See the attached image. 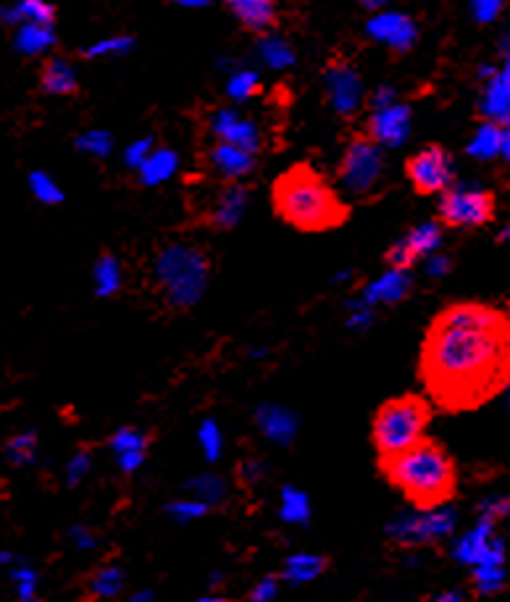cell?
Masks as SVG:
<instances>
[{"label": "cell", "instance_id": "6da1fadb", "mask_svg": "<svg viewBox=\"0 0 510 602\" xmlns=\"http://www.w3.org/2000/svg\"><path fill=\"white\" fill-rule=\"evenodd\" d=\"M418 376L447 413L492 403L510 387V313L479 300L445 305L424 334Z\"/></svg>", "mask_w": 510, "mask_h": 602}, {"label": "cell", "instance_id": "7a4b0ae2", "mask_svg": "<svg viewBox=\"0 0 510 602\" xmlns=\"http://www.w3.org/2000/svg\"><path fill=\"white\" fill-rule=\"evenodd\" d=\"M379 468L384 479L424 513L442 508L458 495V466L440 442L426 437L403 453L379 458Z\"/></svg>", "mask_w": 510, "mask_h": 602}, {"label": "cell", "instance_id": "3957f363", "mask_svg": "<svg viewBox=\"0 0 510 602\" xmlns=\"http://www.w3.org/2000/svg\"><path fill=\"white\" fill-rule=\"evenodd\" d=\"M271 203L284 224L298 232H332L350 219V206L319 171L298 163L274 182Z\"/></svg>", "mask_w": 510, "mask_h": 602}, {"label": "cell", "instance_id": "277c9868", "mask_svg": "<svg viewBox=\"0 0 510 602\" xmlns=\"http://www.w3.org/2000/svg\"><path fill=\"white\" fill-rule=\"evenodd\" d=\"M153 277H156L163 303L169 305L171 311H185L206 292L208 279H211V258L195 245L174 242L156 255Z\"/></svg>", "mask_w": 510, "mask_h": 602}, {"label": "cell", "instance_id": "5b68a950", "mask_svg": "<svg viewBox=\"0 0 510 602\" xmlns=\"http://www.w3.org/2000/svg\"><path fill=\"white\" fill-rule=\"evenodd\" d=\"M432 424V403L421 395L392 397L376 408L371 421V442L379 458L403 453L405 447L424 440Z\"/></svg>", "mask_w": 510, "mask_h": 602}, {"label": "cell", "instance_id": "8992f818", "mask_svg": "<svg viewBox=\"0 0 510 602\" xmlns=\"http://www.w3.org/2000/svg\"><path fill=\"white\" fill-rule=\"evenodd\" d=\"M495 211V192L482 187H447L437 208V221L447 229H479L495 219Z\"/></svg>", "mask_w": 510, "mask_h": 602}, {"label": "cell", "instance_id": "52a82bcc", "mask_svg": "<svg viewBox=\"0 0 510 602\" xmlns=\"http://www.w3.org/2000/svg\"><path fill=\"white\" fill-rule=\"evenodd\" d=\"M384 174L382 145L371 140L369 135H358L345 148L340 163V182L355 198H369L379 187Z\"/></svg>", "mask_w": 510, "mask_h": 602}, {"label": "cell", "instance_id": "ba28073f", "mask_svg": "<svg viewBox=\"0 0 510 602\" xmlns=\"http://www.w3.org/2000/svg\"><path fill=\"white\" fill-rule=\"evenodd\" d=\"M405 174L418 195H442L455 182L453 156L440 145H426L408 158Z\"/></svg>", "mask_w": 510, "mask_h": 602}, {"label": "cell", "instance_id": "9c48e42d", "mask_svg": "<svg viewBox=\"0 0 510 602\" xmlns=\"http://www.w3.org/2000/svg\"><path fill=\"white\" fill-rule=\"evenodd\" d=\"M366 35L379 45H387L395 53H405L416 43L418 29L408 14L400 11H374L369 22H366Z\"/></svg>", "mask_w": 510, "mask_h": 602}, {"label": "cell", "instance_id": "30bf717a", "mask_svg": "<svg viewBox=\"0 0 510 602\" xmlns=\"http://www.w3.org/2000/svg\"><path fill=\"white\" fill-rule=\"evenodd\" d=\"M453 529V516L450 513H432L429 516H411L400 518L397 524L390 526V539L403 547L432 545L437 539L447 537Z\"/></svg>", "mask_w": 510, "mask_h": 602}, {"label": "cell", "instance_id": "8fae6325", "mask_svg": "<svg viewBox=\"0 0 510 602\" xmlns=\"http://www.w3.org/2000/svg\"><path fill=\"white\" fill-rule=\"evenodd\" d=\"M326 95L332 100L334 111L340 116H353L361 108L363 79L361 74L345 61H337L326 69Z\"/></svg>", "mask_w": 510, "mask_h": 602}, {"label": "cell", "instance_id": "7c38bea8", "mask_svg": "<svg viewBox=\"0 0 510 602\" xmlns=\"http://www.w3.org/2000/svg\"><path fill=\"white\" fill-rule=\"evenodd\" d=\"M440 242H442L440 224H421V227L411 229V232L405 234L395 248L387 250L384 261L390 263V269L411 271L413 266H416L418 258H426L432 250H437Z\"/></svg>", "mask_w": 510, "mask_h": 602}, {"label": "cell", "instance_id": "4fadbf2b", "mask_svg": "<svg viewBox=\"0 0 510 602\" xmlns=\"http://www.w3.org/2000/svg\"><path fill=\"white\" fill-rule=\"evenodd\" d=\"M411 108L403 103H390L384 108H374L369 119V137L382 148H397L411 135Z\"/></svg>", "mask_w": 510, "mask_h": 602}, {"label": "cell", "instance_id": "5bb4252c", "mask_svg": "<svg viewBox=\"0 0 510 602\" xmlns=\"http://www.w3.org/2000/svg\"><path fill=\"white\" fill-rule=\"evenodd\" d=\"M211 132L216 135V140L232 142V145H240V148L253 150V153L261 148V132H258V127L250 119L237 114L234 108H219L211 116Z\"/></svg>", "mask_w": 510, "mask_h": 602}, {"label": "cell", "instance_id": "9a60e30c", "mask_svg": "<svg viewBox=\"0 0 510 602\" xmlns=\"http://www.w3.org/2000/svg\"><path fill=\"white\" fill-rule=\"evenodd\" d=\"M479 108H482L484 119L497 121L503 129L510 127V77L503 69L487 77Z\"/></svg>", "mask_w": 510, "mask_h": 602}, {"label": "cell", "instance_id": "2e32d148", "mask_svg": "<svg viewBox=\"0 0 510 602\" xmlns=\"http://www.w3.org/2000/svg\"><path fill=\"white\" fill-rule=\"evenodd\" d=\"M413 290V279L408 274V269H390L382 279H376L374 284L366 287L363 292V303L366 305H390L400 303L411 295Z\"/></svg>", "mask_w": 510, "mask_h": 602}, {"label": "cell", "instance_id": "e0dca14e", "mask_svg": "<svg viewBox=\"0 0 510 602\" xmlns=\"http://www.w3.org/2000/svg\"><path fill=\"white\" fill-rule=\"evenodd\" d=\"M245 206H248V192H245V187H227V190L216 198L211 211L206 213V224L213 229H232L234 224L242 219Z\"/></svg>", "mask_w": 510, "mask_h": 602}, {"label": "cell", "instance_id": "ac0fdd59", "mask_svg": "<svg viewBox=\"0 0 510 602\" xmlns=\"http://www.w3.org/2000/svg\"><path fill=\"white\" fill-rule=\"evenodd\" d=\"M234 19L250 32H269L277 19V3L274 0H227Z\"/></svg>", "mask_w": 510, "mask_h": 602}, {"label": "cell", "instance_id": "d6986e66", "mask_svg": "<svg viewBox=\"0 0 510 602\" xmlns=\"http://www.w3.org/2000/svg\"><path fill=\"white\" fill-rule=\"evenodd\" d=\"M211 163L224 177L240 179L253 171L255 153L253 150L240 148V145H232V142L216 140V145L211 148Z\"/></svg>", "mask_w": 510, "mask_h": 602}, {"label": "cell", "instance_id": "ffe728a7", "mask_svg": "<svg viewBox=\"0 0 510 602\" xmlns=\"http://www.w3.org/2000/svg\"><path fill=\"white\" fill-rule=\"evenodd\" d=\"M14 29L16 53H22V56L27 58L43 56V53H48V50L56 45V29H53V24L24 22Z\"/></svg>", "mask_w": 510, "mask_h": 602}, {"label": "cell", "instance_id": "44dd1931", "mask_svg": "<svg viewBox=\"0 0 510 602\" xmlns=\"http://www.w3.org/2000/svg\"><path fill=\"white\" fill-rule=\"evenodd\" d=\"M0 22L8 27H19L24 22L53 24L56 22V8L48 0H11V6L0 8Z\"/></svg>", "mask_w": 510, "mask_h": 602}, {"label": "cell", "instance_id": "7402d4cb", "mask_svg": "<svg viewBox=\"0 0 510 602\" xmlns=\"http://www.w3.org/2000/svg\"><path fill=\"white\" fill-rule=\"evenodd\" d=\"M40 85L48 95H71L77 93V71L66 58H50L48 64L43 66V77Z\"/></svg>", "mask_w": 510, "mask_h": 602}, {"label": "cell", "instance_id": "603a6c76", "mask_svg": "<svg viewBox=\"0 0 510 602\" xmlns=\"http://www.w3.org/2000/svg\"><path fill=\"white\" fill-rule=\"evenodd\" d=\"M258 426H261V432L269 440L287 445L298 432V418L292 416L290 411H284V408H261L258 411Z\"/></svg>", "mask_w": 510, "mask_h": 602}, {"label": "cell", "instance_id": "cb8c5ba5", "mask_svg": "<svg viewBox=\"0 0 510 602\" xmlns=\"http://www.w3.org/2000/svg\"><path fill=\"white\" fill-rule=\"evenodd\" d=\"M503 135L505 129L497 121H484L482 127L476 129V135L468 142V156L479 158V161H489L503 153Z\"/></svg>", "mask_w": 510, "mask_h": 602}, {"label": "cell", "instance_id": "d4e9b609", "mask_svg": "<svg viewBox=\"0 0 510 602\" xmlns=\"http://www.w3.org/2000/svg\"><path fill=\"white\" fill-rule=\"evenodd\" d=\"M177 166L179 158L174 150L153 148V153L142 161V166L137 171H140V179L145 185H161V182H166L177 171Z\"/></svg>", "mask_w": 510, "mask_h": 602}, {"label": "cell", "instance_id": "484cf974", "mask_svg": "<svg viewBox=\"0 0 510 602\" xmlns=\"http://www.w3.org/2000/svg\"><path fill=\"white\" fill-rule=\"evenodd\" d=\"M258 56L269 69H290L295 64V53H292L290 43L277 35H266L258 40Z\"/></svg>", "mask_w": 510, "mask_h": 602}, {"label": "cell", "instance_id": "4316f807", "mask_svg": "<svg viewBox=\"0 0 510 602\" xmlns=\"http://www.w3.org/2000/svg\"><path fill=\"white\" fill-rule=\"evenodd\" d=\"M95 292L100 298H111L121 290V266L114 255H100L98 263H95Z\"/></svg>", "mask_w": 510, "mask_h": 602}, {"label": "cell", "instance_id": "83f0119b", "mask_svg": "<svg viewBox=\"0 0 510 602\" xmlns=\"http://www.w3.org/2000/svg\"><path fill=\"white\" fill-rule=\"evenodd\" d=\"M3 455H6V461L16 468L32 466L37 458V434L22 432V434H16V437H11V440L6 442V450H3Z\"/></svg>", "mask_w": 510, "mask_h": 602}, {"label": "cell", "instance_id": "f1b7e54d", "mask_svg": "<svg viewBox=\"0 0 510 602\" xmlns=\"http://www.w3.org/2000/svg\"><path fill=\"white\" fill-rule=\"evenodd\" d=\"M326 568L324 555H292L284 566V576L290 581H311L321 574Z\"/></svg>", "mask_w": 510, "mask_h": 602}, {"label": "cell", "instance_id": "f546056e", "mask_svg": "<svg viewBox=\"0 0 510 602\" xmlns=\"http://www.w3.org/2000/svg\"><path fill=\"white\" fill-rule=\"evenodd\" d=\"M489 545H492V539H489V524L484 521L479 529H474V532L463 539L461 545H458V550H455V555H458L463 563H479V560L487 555Z\"/></svg>", "mask_w": 510, "mask_h": 602}, {"label": "cell", "instance_id": "4dcf8cb0", "mask_svg": "<svg viewBox=\"0 0 510 602\" xmlns=\"http://www.w3.org/2000/svg\"><path fill=\"white\" fill-rule=\"evenodd\" d=\"M311 516V503L300 489L284 487L282 492V518L290 524H305Z\"/></svg>", "mask_w": 510, "mask_h": 602}, {"label": "cell", "instance_id": "1f68e13d", "mask_svg": "<svg viewBox=\"0 0 510 602\" xmlns=\"http://www.w3.org/2000/svg\"><path fill=\"white\" fill-rule=\"evenodd\" d=\"M29 192L35 195V200L45 203V206H56L64 200V192L56 185V179L45 174V171H32L29 174Z\"/></svg>", "mask_w": 510, "mask_h": 602}, {"label": "cell", "instance_id": "d6a6232c", "mask_svg": "<svg viewBox=\"0 0 510 602\" xmlns=\"http://www.w3.org/2000/svg\"><path fill=\"white\" fill-rule=\"evenodd\" d=\"M124 584V574L116 566H103L90 576V595L93 597H111L116 595Z\"/></svg>", "mask_w": 510, "mask_h": 602}, {"label": "cell", "instance_id": "836d02e7", "mask_svg": "<svg viewBox=\"0 0 510 602\" xmlns=\"http://www.w3.org/2000/svg\"><path fill=\"white\" fill-rule=\"evenodd\" d=\"M258 87H261V79H258V74L250 69H240V71H234L232 77H229L227 95L232 100H237V103H242V100L253 98V95L258 93Z\"/></svg>", "mask_w": 510, "mask_h": 602}, {"label": "cell", "instance_id": "e575fe53", "mask_svg": "<svg viewBox=\"0 0 510 602\" xmlns=\"http://www.w3.org/2000/svg\"><path fill=\"white\" fill-rule=\"evenodd\" d=\"M132 45H135V40L127 35H114V37H106V40H98V43H93L90 48L82 50V56L85 58H111V56H124V53H129L132 50Z\"/></svg>", "mask_w": 510, "mask_h": 602}, {"label": "cell", "instance_id": "d590c367", "mask_svg": "<svg viewBox=\"0 0 510 602\" xmlns=\"http://www.w3.org/2000/svg\"><path fill=\"white\" fill-rule=\"evenodd\" d=\"M77 148L95 158H106L111 153V148H114V137L103 132V129H90V132L77 137Z\"/></svg>", "mask_w": 510, "mask_h": 602}, {"label": "cell", "instance_id": "8d00e7d4", "mask_svg": "<svg viewBox=\"0 0 510 602\" xmlns=\"http://www.w3.org/2000/svg\"><path fill=\"white\" fill-rule=\"evenodd\" d=\"M190 492L192 497H198V500H203L206 505H216L224 500V482L221 479H216V476H200V479H195V482L190 484Z\"/></svg>", "mask_w": 510, "mask_h": 602}, {"label": "cell", "instance_id": "74e56055", "mask_svg": "<svg viewBox=\"0 0 510 602\" xmlns=\"http://www.w3.org/2000/svg\"><path fill=\"white\" fill-rule=\"evenodd\" d=\"M150 437L148 434L137 432V429H121L119 434H114V440H111V447H114V453H129V450H148Z\"/></svg>", "mask_w": 510, "mask_h": 602}, {"label": "cell", "instance_id": "f35d334b", "mask_svg": "<svg viewBox=\"0 0 510 602\" xmlns=\"http://www.w3.org/2000/svg\"><path fill=\"white\" fill-rule=\"evenodd\" d=\"M11 579L16 584V592L22 600H35L37 595V574L29 566L19 563L16 568H11Z\"/></svg>", "mask_w": 510, "mask_h": 602}, {"label": "cell", "instance_id": "ab89813d", "mask_svg": "<svg viewBox=\"0 0 510 602\" xmlns=\"http://www.w3.org/2000/svg\"><path fill=\"white\" fill-rule=\"evenodd\" d=\"M200 445H203V453H206L208 461H216L221 455V432L219 426H216V421H203V426H200V434H198Z\"/></svg>", "mask_w": 510, "mask_h": 602}, {"label": "cell", "instance_id": "60d3db41", "mask_svg": "<svg viewBox=\"0 0 510 602\" xmlns=\"http://www.w3.org/2000/svg\"><path fill=\"white\" fill-rule=\"evenodd\" d=\"M505 0H471V14L479 24L495 22L500 11H503Z\"/></svg>", "mask_w": 510, "mask_h": 602}, {"label": "cell", "instance_id": "b9f144b4", "mask_svg": "<svg viewBox=\"0 0 510 602\" xmlns=\"http://www.w3.org/2000/svg\"><path fill=\"white\" fill-rule=\"evenodd\" d=\"M153 137H140V140H135L132 145L127 148V163L132 166V169H140L142 161L153 153Z\"/></svg>", "mask_w": 510, "mask_h": 602}, {"label": "cell", "instance_id": "7bdbcfd3", "mask_svg": "<svg viewBox=\"0 0 510 602\" xmlns=\"http://www.w3.org/2000/svg\"><path fill=\"white\" fill-rule=\"evenodd\" d=\"M87 471H90V453L79 450V453L69 461V466H66V482L79 484L82 479H85Z\"/></svg>", "mask_w": 510, "mask_h": 602}, {"label": "cell", "instance_id": "ee69618b", "mask_svg": "<svg viewBox=\"0 0 510 602\" xmlns=\"http://www.w3.org/2000/svg\"><path fill=\"white\" fill-rule=\"evenodd\" d=\"M208 508H211V505H206L203 500H198V497H192V500H185V503H174L169 510L171 516L177 518H198L203 516Z\"/></svg>", "mask_w": 510, "mask_h": 602}, {"label": "cell", "instance_id": "f6af8a7d", "mask_svg": "<svg viewBox=\"0 0 510 602\" xmlns=\"http://www.w3.org/2000/svg\"><path fill=\"white\" fill-rule=\"evenodd\" d=\"M277 592H279L277 579H274V576H269V579H263L261 584H258V587L250 592V597H253L255 602H266V600H274V597H277Z\"/></svg>", "mask_w": 510, "mask_h": 602}, {"label": "cell", "instance_id": "bcb514c9", "mask_svg": "<svg viewBox=\"0 0 510 602\" xmlns=\"http://www.w3.org/2000/svg\"><path fill=\"white\" fill-rule=\"evenodd\" d=\"M145 453L148 450H129V453H119L116 458H119V466L121 471H127V474H132L137 466H140L142 461H145Z\"/></svg>", "mask_w": 510, "mask_h": 602}, {"label": "cell", "instance_id": "7dc6e473", "mask_svg": "<svg viewBox=\"0 0 510 602\" xmlns=\"http://www.w3.org/2000/svg\"><path fill=\"white\" fill-rule=\"evenodd\" d=\"M395 103V90L392 87H379L374 95H371V108H384Z\"/></svg>", "mask_w": 510, "mask_h": 602}, {"label": "cell", "instance_id": "c3c4849f", "mask_svg": "<svg viewBox=\"0 0 510 602\" xmlns=\"http://www.w3.org/2000/svg\"><path fill=\"white\" fill-rule=\"evenodd\" d=\"M71 539H74V542H77L79 547H90V545H93V539H90V532H85L82 526H74V529H71Z\"/></svg>", "mask_w": 510, "mask_h": 602}, {"label": "cell", "instance_id": "681fc988", "mask_svg": "<svg viewBox=\"0 0 510 602\" xmlns=\"http://www.w3.org/2000/svg\"><path fill=\"white\" fill-rule=\"evenodd\" d=\"M426 269H429V274H434V277H437V274H442V271L450 269V258H434V261L429 263Z\"/></svg>", "mask_w": 510, "mask_h": 602}, {"label": "cell", "instance_id": "f907efd6", "mask_svg": "<svg viewBox=\"0 0 510 602\" xmlns=\"http://www.w3.org/2000/svg\"><path fill=\"white\" fill-rule=\"evenodd\" d=\"M174 6H182V8H203L208 6L211 0H171Z\"/></svg>", "mask_w": 510, "mask_h": 602}, {"label": "cell", "instance_id": "816d5d0a", "mask_svg": "<svg viewBox=\"0 0 510 602\" xmlns=\"http://www.w3.org/2000/svg\"><path fill=\"white\" fill-rule=\"evenodd\" d=\"M358 3H361L363 8H369V11H382L387 0H358Z\"/></svg>", "mask_w": 510, "mask_h": 602}, {"label": "cell", "instance_id": "f5cc1de1", "mask_svg": "<svg viewBox=\"0 0 510 602\" xmlns=\"http://www.w3.org/2000/svg\"><path fill=\"white\" fill-rule=\"evenodd\" d=\"M500 48H503V56H510V24L503 32V45H500Z\"/></svg>", "mask_w": 510, "mask_h": 602}, {"label": "cell", "instance_id": "db71d44e", "mask_svg": "<svg viewBox=\"0 0 510 602\" xmlns=\"http://www.w3.org/2000/svg\"><path fill=\"white\" fill-rule=\"evenodd\" d=\"M503 156L510 161V127L505 129V135H503Z\"/></svg>", "mask_w": 510, "mask_h": 602}, {"label": "cell", "instance_id": "11a10c76", "mask_svg": "<svg viewBox=\"0 0 510 602\" xmlns=\"http://www.w3.org/2000/svg\"><path fill=\"white\" fill-rule=\"evenodd\" d=\"M505 240H510V227H505L503 234H500V242H505Z\"/></svg>", "mask_w": 510, "mask_h": 602}]
</instances>
